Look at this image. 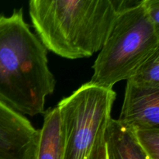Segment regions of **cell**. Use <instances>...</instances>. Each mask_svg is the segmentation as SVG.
Instances as JSON below:
<instances>
[{"instance_id":"1","label":"cell","mask_w":159,"mask_h":159,"mask_svg":"<svg viewBox=\"0 0 159 159\" xmlns=\"http://www.w3.org/2000/svg\"><path fill=\"white\" fill-rule=\"evenodd\" d=\"M135 0H31L29 10L47 50L68 59L101 51L121 11Z\"/></svg>"},{"instance_id":"2","label":"cell","mask_w":159,"mask_h":159,"mask_svg":"<svg viewBox=\"0 0 159 159\" xmlns=\"http://www.w3.org/2000/svg\"><path fill=\"white\" fill-rule=\"evenodd\" d=\"M55 83L48 50L24 20L23 9L0 15V101L23 116L43 114Z\"/></svg>"},{"instance_id":"3","label":"cell","mask_w":159,"mask_h":159,"mask_svg":"<svg viewBox=\"0 0 159 159\" xmlns=\"http://www.w3.org/2000/svg\"><path fill=\"white\" fill-rule=\"evenodd\" d=\"M159 51V30L148 17L142 0L123 9L93 65L90 83L112 89L130 79Z\"/></svg>"},{"instance_id":"4","label":"cell","mask_w":159,"mask_h":159,"mask_svg":"<svg viewBox=\"0 0 159 159\" xmlns=\"http://www.w3.org/2000/svg\"><path fill=\"white\" fill-rule=\"evenodd\" d=\"M116 93L89 82L57 104L64 159H90L111 119Z\"/></svg>"},{"instance_id":"5","label":"cell","mask_w":159,"mask_h":159,"mask_svg":"<svg viewBox=\"0 0 159 159\" xmlns=\"http://www.w3.org/2000/svg\"><path fill=\"white\" fill-rule=\"evenodd\" d=\"M39 130L0 101V159H34Z\"/></svg>"},{"instance_id":"6","label":"cell","mask_w":159,"mask_h":159,"mask_svg":"<svg viewBox=\"0 0 159 159\" xmlns=\"http://www.w3.org/2000/svg\"><path fill=\"white\" fill-rule=\"evenodd\" d=\"M117 120L133 131L159 128V89L138 87L127 82Z\"/></svg>"},{"instance_id":"7","label":"cell","mask_w":159,"mask_h":159,"mask_svg":"<svg viewBox=\"0 0 159 159\" xmlns=\"http://www.w3.org/2000/svg\"><path fill=\"white\" fill-rule=\"evenodd\" d=\"M107 159H150L137 142L133 130L110 119L104 133Z\"/></svg>"},{"instance_id":"8","label":"cell","mask_w":159,"mask_h":159,"mask_svg":"<svg viewBox=\"0 0 159 159\" xmlns=\"http://www.w3.org/2000/svg\"><path fill=\"white\" fill-rule=\"evenodd\" d=\"M34 159H64V143L57 107L44 112Z\"/></svg>"},{"instance_id":"9","label":"cell","mask_w":159,"mask_h":159,"mask_svg":"<svg viewBox=\"0 0 159 159\" xmlns=\"http://www.w3.org/2000/svg\"><path fill=\"white\" fill-rule=\"evenodd\" d=\"M127 82L138 87L159 89V51L144 62Z\"/></svg>"},{"instance_id":"10","label":"cell","mask_w":159,"mask_h":159,"mask_svg":"<svg viewBox=\"0 0 159 159\" xmlns=\"http://www.w3.org/2000/svg\"><path fill=\"white\" fill-rule=\"evenodd\" d=\"M137 142L150 159H159V128L133 131Z\"/></svg>"},{"instance_id":"11","label":"cell","mask_w":159,"mask_h":159,"mask_svg":"<svg viewBox=\"0 0 159 159\" xmlns=\"http://www.w3.org/2000/svg\"><path fill=\"white\" fill-rule=\"evenodd\" d=\"M142 5L150 21L159 30V0H142Z\"/></svg>"},{"instance_id":"12","label":"cell","mask_w":159,"mask_h":159,"mask_svg":"<svg viewBox=\"0 0 159 159\" xmlns=\"http://www.w3.org/2000/svg\"><path fill=\"white\" fill-rule=\"evenodd\" d=\"M105 133V132H104ZM90 159H107V152H106L105 141H104V134L99 138L94 151Z\"/></svg>"}]
</instances>
